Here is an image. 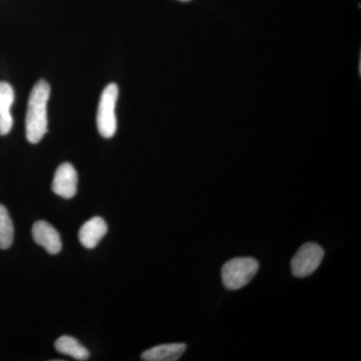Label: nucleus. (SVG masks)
<instances>
[{
    "mask_svg": "<svg viewBox=\"0 0 361 361\" xmlns=\"http://www.w3.org/2000/svg\"><path fill=\"white\" fill-rule=\"evenodd\" d=\"M51 94V87L44 80L35 84L28 99L25 118L26 139L32 144H37L47 132V102Z\"/></svg>",
    "mask_w": 361,
    "mask_h": 361,
    "instance_id": "1",
    "label": "nucleus"
},
{
    "mask_svg": "<svg viewBox=\"0 0 361 361\" xmlns=\"http://www.w3.org/2000/svg\"><path fill=\"white\" fill-rule=\"evenodd\" d=\"M259 263L251 257H238L227 261L222 267V280L226 288L238 290L255 277Z\"/></svg>",
    "mask_w": 361,
    "mask_h": 361,
    "instance_id": "2",
    "label": "nucleus"
},
{
    "mask_svg": "<svg viewBox=\"0 0 361 361\" xmlns=\"http://www.w3.org/2000/svg\"><path fill=\"white\" fill-rule=\"evenodd\" d=\"M118 97V87L110 84L104 90L97 108V126L99 134L111 139L116 132V104Z\"/></svg>",
    "mask_w": 361,
    "mask_h": 361,
    "instance_id": "3",
    "label": "nucleus"
},
{
    "mask_svg": "<svg viewBox=\"0 0 361 361\" xmlns=\"http://www.w3.org/2000/svg\"><path fill=\"white\" fill-rule=\"evenodd\" d=\"M324 250L316 243H305L296 252L291 260L292 274L295 277L310 276L322 264Z\"/></svg>",
    "mask_w": 361,
    "mask_h": 361,
    "instance_id": "4",
    "label": "nucleus"
},
{
    "mask_svg": "<svg viewBox=\"0 0 361 361\" xmlns=\"http://www.w3.org/2000/svg\"><path fill=\"white\" fill-rule=\"evenodd\" d=\"M78 180V173L75 167L70 163L61 164L54 174L52 191L63 198H73L77 194Z\"/></svg>",
    "mask_w": 361,
    "mask_h": 361,
    "instance_id": "5",
    "label": "nucleus"
},
{
    "mask_svg": "<svg viewBox=\"0 0 361 361\" xmlns=\"http://www.w3.org/2000/svg\"><path fill=\"white\" fill-rule=\"evenodd\" d=\"M33 240L44 247L49 254H58L61 250V236L54 227L45 221H37L32 226Z\"/></svg>",
    "mask_w": 361,
    "mask_h": 361,
    "instance_id": "6",
    "label": "nucleus"
},
{
    "mask_svg": "<svg viewBox=\"0 0 361 361\" xmlns=\"http://www.w3.org/2000/svg\"><path fill=\"white\" fill-rule=\"evenodd\" d=\"M108 232V225L102 217H94L80 228L78 239L82 245L87 249H92L99 245L101 240Z\"/></svg>",
    "mask_w": 361,
    "mask_h": 361,
    "instance_id": "7",
    "label": "nucleus"
},
{
    "mask_svg": "<svg viewBox=\"0 0 361 361\" xmlns=\"http://www.w3.org/2000/svg\"><path fill=\"white\" fill-rule=\"evenodd\" d=\"M14 102V90L11 85L0 82V135L9 134L13 126L11 106Z\"/></svg>",
    "mask_w": 361,
    "mask_h": 361,
    "instance_id": "8",
    "label": "nucleus"
},
{
    "mask_svg": "<svg viewBox=\"0 0 361 361\" xmlns=\"http://www.w3.org/2000/svg\"><path fill=\"white\" fill-rule=\"evenodd\" d=\"M185 343L161 344L142 353V360L146 361H176L186 351Z\"/></svg>",
    "mask_w": 361,
    "mask_h": 361,
    "instance_id": "9",
    "label": "nucleus"
},
{
    "mask_svg": "<svg viewBox=\"0 0 361 361\" xmlns=\"http://www.w3.org/2000/svg\"><path fill=\"white\" fill-rule=\"evenodd\" d=\"M54 348H56L58 353L71 356L73 360L84 361L90 358L89 350L85 346H82L77 339L71 336H63L59 337L54 343Z\"/></svg>",
    "mask_w": 361,
    "mask_h": 361,
    "instance_id": "10",
    "label": "nucleus"
},
{
    "mask_svg": "<svg viewBox=\"0 0 361 361\" xmlns=\"http://www.w3.org/2000/svg\"><path fill=\"white\" fill-rule=\"evenodd\" d=\"M14 227L8 211L6 207L0 205V249L6 250L13 245Z\"/></svg>",
    "mask_w": 361,
    "mask_h": 361,
    "instance_id": "11",
    "label": "nucleus"
},
{
    "mask_svg": "<svg viewBox=\"0 0 361 361\" xmlns=\"http://www.w3.org/2000/svg\"><path fill=\"white\" fill-rule=\"evenodd\" d=\"M180 1H190V0H180Z\"/></svg>",
    "mask_w": 361,
    "mask_h": 361,
    "instance_id": "12",
    "label": "nucleus"
}]
</instances>
